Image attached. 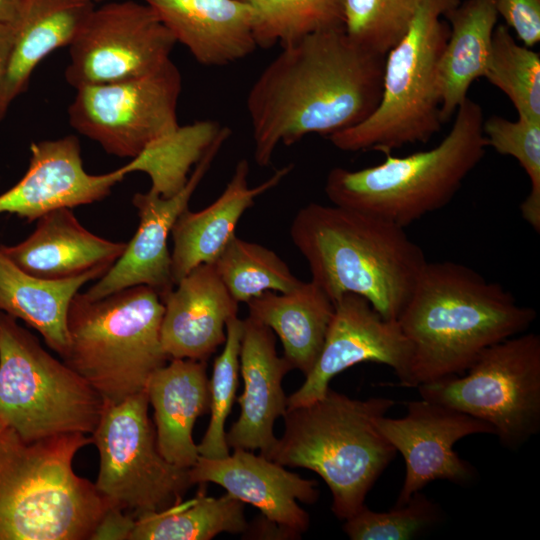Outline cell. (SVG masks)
I'll return each mask as SVG.
<instances>
[{"instance_id":"obj_1","label":"cell","mask_w":540,"mask_h":540,"mask_svg":"<svg viewBox=\"0 0 540 540\" xmlns=\"http://www.w3.org/2000/svg\"><path fill=\"white\" fill-rule=\"evenodd\" d=\"M384 62L344 28L281 47L246 98L257 165L269 166L280 144L330 136L367 119L381 100Z\"/></svg>"},{"instance_id":"obj_2","label":"cell","mask_w":540,"mask_h":540,"mask_svg":"<svg viewBox=\"0 0 540 540\" xmlns=\"http://www.w3.org/2000/svg\"><path fill=\"white\" fill-rule=\"evenodd\" d=\"M536 317L473 268L427 262L397 319L412 346L409 387L464 374L486 348L526 332Z\"/></svg>"},{"instance_id":"obj_3","label":"cell","mask_w":540,"mask_h":540,"mask_svg":"<svg viewBox=\"0 0 540 540\" xmlns=\"http://www.w3.org/2000/svg\"><path fill=\"white\" fill-rule=\"evenodd\" d=\"M404 229L368 213L309 203L296 213L290 236L333 304L354 293L397 320L428 262Z\"/></svg>"},{"instance_id":"obj_4","label":"cell","mask_w":540,"mask_h":540,"mask_svg":"<svg viewBox=\"0 0 540 540\" xmlns=\"http://www.w3.org/2000/svg\"><path fill=\"white\" fill-rule=\"evenodd\" d=\"M82 433L26 440L0 419V540H86L111 504L73 470Z\"/></svg>"},{"instance_id":"obj_5","label":"cell","mask_w":540,"mask_h":540,"mask_svg":"<svg viewBox=\"0 0 540 540\" xmlns=\"http://www.w3.org/2000/svg\"><path fill=\"white\" fill-rule=\"evenodd\" d=\"M395 405L384 397L354 399L330 387L323 397L287 408L283 435L263 456L318 474L340 520L354 515L397 451L377 421Z\"/></svg>"},{"instance_id":"obj_6","label":"cell","mask_w":540,"mask_h":540,"mask_svg":"<svg viewBox=\"0 0 540 540\" xmlns=\"http://www.w3.org/2000/svg\"><path fill=\"white\" fill-rule=\"evenodd\" d=\"M449 133L431 149L386 155L360 170L331 169L324 191L332 204L368 213L405 228L446 206L487 148L483 110L467 97Z\"/></svg>"},{"instance_id":"obj_7","label":"cell","mask_w":540,"mask_h":540,"mask_svg":"<svg viewBox=\"0 0 540 540\" xmlns=\"http://www.w3.org/2000/svg\"><path fill=\"white\" fill-rule=\"evenodd\" d=\"M164 305L138 285L99 300L77 293L69 306V348L62 361L83 377L104 403L116 404L146 390L170 358L160 329Z\"/></svg>"},{"instance_id":"obj_8","label":"cell","mask_w":540,"mask_h":540,"mask_svg":"<svg viewBox=\"0 0 540 540\" xmlns=\"http://www.w3.org/2000/svg\"><path fill=\"white\" fill-rule=\"evenodd\" d=\"M461 0H420L403 37L385 55L382 96L360 124L328 136L339 150L385 155L427 143L443 124L437 68L449 36L443 15Z\"/></svg>"},{"instance_id":"obj_9","label":"cell","mask_w":540,"mask_h":540,"mask_svg":"<svg viewBox=\"0 0 540 540\" xmlns=\"http://www.w3.org/2000/svg\"><path fill=\"white\" fill-rule=\"evenodd\" d=\"M104 401L39 340L0 311V419L26 440L92 434Z\"/></svg>"},{"instance_id":"obj_10","label":"cell","mask_w":540,"mask_h":540,"mask_svg":"<svg viewBox=\"0 0 540 540\" xmlns=\"http://www.w3.org/2000/svg\"><path fill=\"white\" fill-rule=\"evenodd\" d=\"M463 375L417 386L421 398L491 425L503 446L540 431V336L521 333L486 348Z\"/></svg>"},{"instance_id":"obj_11","label":"cell","mask_w":540,"mask_h":540,"mask_svg":"<svg viewBox=\"0 0 540 540\" xmlns=\"http://www.w3.org/2000/svg\"><path fill=\"white\" fill-rule=\"evenodd\" d=\"M148 406L146 390L104 403L91 435L99 453L96 489L112 507L134 517L182 501L193 485L189 469L169 463L158 451Z\"/></svg>"},{"instance_id":"obj_12","label":"cell","mask_w":540,"mask_h":540,"mask_svg":"<svg viewBox=\"0 0 540 540\" xmlns=\"http://www.w3.org/2000/svg\"><path fill=\"white\" fill-rule=\"evenodd\" d=\"M181 91V73L170 59L144 76L76 89L69 123L107 153L133 159L178 129Z\"/></svg>"},{"instance_id":"obj_13","label":"cell","mask_w":540,"mask_h":540,"mask_svg":"<svg viewBox=\"0 0 540 540\" xmlns=\"http://www.w3.org/2000/svg\"><path fill=\"white\" fill-rule=\"evenodd\" d=\"M176 43L146 2L108 1L69 45L65 79L78 89L144 76L170 60Z\"/></svg>"},{"instance_id":"obj_14","label":"cell","mask_w":540,"mask_h":540,"mask_svg":"<svg viewBox=\"0 0 540 540\" xmlns=\"http://www.w3.org/2000/svg\"><path fill=\"white\" fill-rule=\"evenodd\" d=\"M411 359V343L397 320L385 319L358 294H343L334 302L321 352L301 387L287 397V408L320 399L336 375L362 362L389 366L399 384L409 387Z\"/></svg>"},{"instance_id":"obj_15","label":"cell","mask_w":540,"mask_h":540,"mask_svg":"<svg viewBox=\"0 0 540 540\" xmlns=\"http://www.w3.org/2000/svg\"><path fill=\"white\" fill-rule=\"evenodd\" d=\"M377 426L405 461L404 483L394 506L436 480L470 483L476 470L457 454L455 443L469 435H495L488 423L423 398L409 401L401 418L380 417Z\"/></svg>"},{"instance_id":"obj_16","label":"cell","mask_w":540,"mask_h":540,"mask_svg":"<svg viewBox=\"0 0 540 540\" xmlns=\"http://www.w3.org/2000/svg\"><path fill=\"white\" fill-rule=\"evenodd\" d=\"M231 135L223 126L218 136L194 166L186 185L174 196L164 198L151 191L136 193L132 203L139 224L119 259L84 295L99 300L129 287L144 285L162 300L175 287L168 238L180 214L188 209L191 197L209 171L220 149Z\"/></svg>"},{"instance_id":"obj_17","label":"cell","mask_w":540,"mask_h":540,"mask_svg":"<svg viewBox=\"0 0 540 540\" xmlns=\"http://www.w3.org/2000/svg\"><path fill=\"white\" fill-rule=\"evenodd\" d=\"M30 151L24 176L0 195V214L32 222L57 209L91 204L106 197L127 174L124 166L100 175L86 172L73 135L34 142Z\"/></svg>"},{"instance_id":"obj_18","label":"cell","mask_w":540,"mask_h":540,"mask_svg":"<svg viewBox=\"0 0 540 540\" xmlns=\"http://www.w3.org/2000/svg\"><path fill=\"white\" fill-rule=\"evenodd\" d=\"M189 478L193 485H220L226 493L256 507L262 516L298 539L309 528L310 517L297 501L314 504L319 498L315 481L245 449H233L232 454L220 458L199 456L189 468Z\"/></svg>"},{"instance_id":"obj_19","label":"cell","mask_w":540,"mask_h":540,"mask_svg":"<svg viewBox=\"0 0 540 540\" xmlns=\"http://www.w3.org/2000/svg\"><path fill=\"white\" fill-rule=\"evenodd\" d=\"M239 361L244 385L238 398L241 412L226 432V441L229 448L259 449L265 455L278 439L274 423L287 410L282 380L293 368L278 356L275 333L250 316L243 320Z\"/></svg>"},{"instance_id":"obj_20","label":"cell","mask_w":540,"mask_h":540,"mask_svg":"<svg viewBox=\"0 0 540 540\" xmlns=\"http://www.w3.org/2000/svg\"><path fill=\"white\" fill-rule=\"evenodd\" d=\"M160 337L170 359L207 361L226 340L227 321L238 314L213 263L198 265L162 300Z\"/></svg>"},{"instance_id":"obj_21","label":"cell","mask_w":540,"mask_h":540,"mask_svg":"<svg viewBox=\"0 0 540 540\" xmlns=\"http://www.w3.org/2000/svg\"><path fill=\"white\" fill-rule=\"evenodd\" d=\"M292 169L293 164L285 165L251 187L249 162L241 159L223 192L212 204L195 212L183 211L171 231V269L175 285L198 265L214 263L236 235L240 218L254 205L256 198L276 187Z\"/></svg>"},{"instance_id":"obj_22","label":"cell","mask_w":540,"mask_h":540,"mask_svg":"<svg viewBox=\"0 0 540 540\" xmlns=\"http://www.w3.org/2000/svg\"><path fill=\"white\" fill-rule=\"evenodd\" d=\"M37 221L26 239L0 246L17 267L39 278L64 280L95 270L108 271L126 247V243L87 230L70 208L51 211Z\"/></svg>"},{"instance_id":"obj_23","label":"cell","mask_w":540,"mask_h":540,"mask_svg":"<svg viewBox=\"0 0 540 540\" xmlns=\"http://www.w3.org/2000/svg\"><path fill=\"white\" fill-rule=\"evenodd\" d=\"M195 60L223 66L258 47L253 10L243 0H144Z\"/></svg>"},{"instance_id":"obj_24","label":"cell","mask_w":540,"mask_h":540,"mask_svg":"<svg viewBox=\"0 0 540 540\" xmlns=\"http://www.w3.org/2000/svg\"><path fill=\"white\" fill-rule=\"evenodd\" d=\"M146 392L154 410L158 451L169 463L191 468L200 456L193 427L210 411L206 361L170 359L153 373Z\"/></svg>"},{"instance_id":"obj_25","label":"cell","mask_w":540,"mask_h":540,"mask_svg":"<svg viewBox=\"0 0 540 540\" xmlns=\"http://www.w3.org/2000/svg\"><path fill=\"white\" fill-rule=\"evenodd\" d=\"M449 36L437 68L440 117L448 121L484 77L499 15L494 0H464L443 15Z\"/></svg>"},{"instance_id":"obj_26","label":"cell","mask_w":540,"mask_h":540,"mask_svg":"<svg viewBox=\"0 0 540 540\" xmlns=\"http://www.w3.org/2000/svg\"><path fill=\"white\" fill-rule=\"evenodd\" d=\"M247 305L248 316L279 337L286 360L306 376L321 352L334 313L331 299L311 280L289 292L265 291Z\"/></svg>"},{"instance_id":"obj_27","label":"cell","mask_w":540,"mask_h":540,"mask_svg":"<svg viewBox=\"0 0 540 540\" xmlns=\"http://www.w3.org/2000/svg\"><path fill=\"white\" fill-rule=\"evenodd\" d=\"M95 7L92 0H24L5 81L8 107L26 89L37 65L72 43Z\"/></svg>"},{"instance_id":"obj_28","label":"cell","mask_w":540,"mask_h":540,"mask_svg":"<svg viewBox=\"0 0 540 540\" xmlns=\"http://www.w3.org/2000/svg\"><path fill=\"white\" fill-rule=\"evenodd\" d=\"M107 271L95 270L64 280L33 276L17 267L0 246V311L23 320L63 358L69 348L67 315L73 297Z\"/></svg>"},{"instance_id":"obj_29","label":"cell","mask_w":540,"mask_h":540,"mask_svg":"<svg viewBox=\"0 0 540 540\" xmlns=\"http://www.w3.org/2000/svg\"><path fill=\"white\" fill-rule=\"evenodd\" d=\"M199 484L196 497L135 517L128 540H209L222 532L243 533L244 503L228 493L208 496L206 483Z\"/></svg>"},{"instance_id":"obj_30","label":"cell","mask_w":540,"mask_h":540,"mask_svg":"<svg viewBox=\"0 0 540 540\" xmlns=\"http://www.w3.org/2000/svg\"><path fill=\"white\" fill-rule=\"evenodd\" d=\"M222 126L210 120L179 126L172 134L149 146L124 168L128 173L143 171L151 178L149 191L164 198L177 194L188 174L218 136Z\"/></svg>"},{"instance_id":"obj_31","label":"cell","mask_w":540,"mask_h":540,"mask_svg":"<svg viewBox=\"0 0 540 540\" xmlns=\"http://www.w3.org/2000/svg\"><path fill=\"white\" fill-rule=\"evenodd\" d=\"M253 10L258 47H283L310 34L344 28V0H243Z\"/></svg>"},{"instance_id":"obj_32","label":"cell","mask_w":540,"mask_h":540,"mask_svg":"<svg viewBox=\"0 0 540 540\" xmlns=\"http://www.w3.org/2000/svg\"><path fill=\"white\" fill-rule=\"evenodd\" d=\"M213 264L238 303H247L265 291L289 292L302 282L274 251L237 235Z\"/></svg>"},{"instance_id":"obj_33","label":"cell","mask_w":540,"mask_h":540,"mask_svg":"<svg viewBox=\"0 0 540 540\" xmlns=\"http://www.w3.org/2000/svg\"><path fill=\"white\" fill-rule=\"evenodd\" d=\"M484 77L509 98L518 117L540 120V54L516 43L506 25L494 29Z\"/></svg>"},{"instance_id":"obj_34","label":"cell","mask_w":540,"mask_h":540,"mask_svg":"<svg viewBox=\"0 0 540 540\" xmlns=\"http://www.w3.org/2000/svg\"><path fill=\"white\" fill-rule=\"evenodd\" d=\"M487 147L514 157L530 181V191L520 204L522 218L540 232V120L518 117L511 121L491 116L483 121Z\"/></svg>"},{"instance_id":"obj_35","label":"cell","mask_w":540,"mask_h":540,"mask_svg":"<svg viewBox=\"0 0 540 540\" xmlns=\"http://www.w3.org/2000/svg\"><path fill=\"white\" fill-rule=\"evenodd\" d=\"M243 320L231 317L226 324V340L223 350L215 358L210 384V421L208 428L197 445L200 456L220 458L229 454L226 441L225 422L230 414L238 387L240 370V346Z\"/></svg>"},{"instance_id":"obj_36","label":"cell","mask_w":540,"mask_h":540,"mask_svg":"<svg viewBox=\"0 0 540 540\" xmlns=\"http://www.w3.org/2000/svg\"><path fill=\"white\" fill-rule=\"evenodd\" d=\"M420 0H344L346 34L367 50L385 56L403 37Z\"/></svg>"},{"instance_id":"obj_37","label":"cell","mask_w":540,"mask_h":540,"mask_svg":"<svg viewBox=\"0 0 540 540\" xmlns=\"http://www.w3.org/2000/svg\"><path fill=\"white\" fill-rule=\"evenodd\" d=\"M438 504L422 491L389 511H373L363 505L344 520L343 531L352 540H409L440 522Z\"/></svg>"},{"instance_id":"obj_38","label":"cell","mask_w":540,"mask_h":540,"mask_svg":"<svg viewBox=\"0 0 540 540\" xmlns=\"http://www.w3.org/2000/svg\"><path fill=\"white\" fill-rule=\"evenodd\" d=\"M495 8L523 45L540 41V0H494Z\"/></svg>"},{"instance_id":"obj_39","label":"cell","mask_w":540,"mask_h":540,"mask_svg":"<svg viewBox=\"0 0 540 540\" xmlns=\"http://www.w3.org/2000/svg\"><path fill=\"white\" fill-rule=\"evenodd\" d=\"M135 517L117 507H110L91 536V540H128Z\"/></svg>"},{"instance_id":"obj_40","label":"cell","mask_w":540,"mask_h":540,"mask_svg":"<svg viewBox=\"0 0 540 540\" xmlns=\"http://www.w3.org/2000/svg\"><path fill=\"white\" fill-rule=\"evenodd\" d=\"M15 35V23H0V121L8 106L5 102V81Z\"/></svg>"},{"instance_id":"obj_41","label":"cell","mask_w":540,"mask_h":540,"mask_svg":"<svg viewBox=\"0 0 540 540\" xmlns=\"http://www.w3.org/2000/svg\"><path fill=\"white\" fill-rule=\"evenodd\" d=\"M24 0H0V23H15L22 11Z\"/></svg>"},{"instance_id":"obj_42","label":"cell","mask_w":540,"mask_h":540,"mask_svg":"<svg viewBox=\"0 0 540 540\" xmlns=\"http://www.w3.org/2000/svg\"><path fill=\"white\" fill-rule=\"evenodd\" d=\"M95 4L96 3H105V2H108L110 0H92Z\"/></svg>"}]
</instances>
